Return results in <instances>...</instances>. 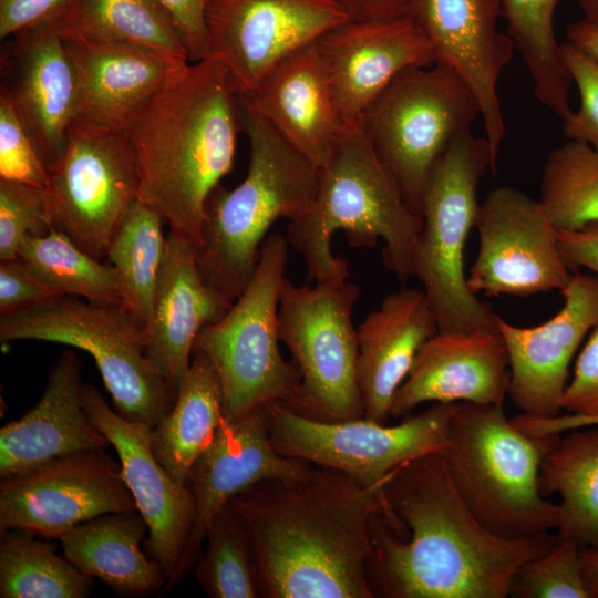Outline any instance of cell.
<instances>
[{"label": "cell", "mask_w": 598, "mask_h": 598, "mask_svg": "<svg viewBox=\"0 0 598 598\" xmlns=\"http://www.w3.org/2000/svg\"><path fill=\"white\" fill-rule=\"evenodd\" d=\"M477 116L480 104L470 86L452 68L435 63L401 72L365 109L358 126L421 216L432 171Z\"/></svg>", "instance_id": "30bf717a"}, {"label": "cell", "mask_w": 598, "mask_h": 598, "mask_svg": "<svg viewBox=\"0 0 598 598\" xmlns=\"http://www.w3.org/2000/svg\"><path fill=\"white\" fill-rule=\"evenodd\" d=\"M480 236L467 286L485 296L527 297L561 290L573 274L557 239V228L538 199L503 186L480 204Z\"/></svg>", "instance_id": "2e32d148"}, {"label": "cell", "mask_w": 598, "mask_h": 598, "mask_svg": "<svg viewBox=\"0 0 598 598\" xmlns=\"http://www.w3.org/2000/svg\"><path fill=\"white\" fill-rule=\"evenodd\" d=\"M138 194L137 163L125 132L75 118L49 168L45 197L53 228L104 261Z\"/></svg>", "instance_id": "4fadbf2b"}, {"label": "cell", "mask_w": 598, "mask_h": 598, "mask_svg": "<svg viewBox=\"0 0 598 598\" xmlns=\"http://www.w3.org/2000/svg\"><path fill=\"white\" fill-rule=\"evenodd\" d=\"M73 0H0V39L60 20Z\"/></svg>", "instance_id": "f6af8a7d"}, {"label": "cell", "mask_w": 598, "mask_h": 598, "mask_svg": "<svg viewBox=\"0 0 598 598\" xmlns=\"http://www.w3.org/2000/svg\"><path fill=\"white\" fill-rule=\"evenodd\" d=\"M62 343L94 360L115 410L151 427L171 411L176 391L147 354L146 336L118 305L61 296L0 317V341Z\"/></svg>", "instance_id": "9c48e42d"}, {"label": "cell", "mask_w": 598, "mask_h": 598, "mask_svg": "<svg viewBox=\"0 0 598 598\" xmlns=\"http://www.w3.org/2000/svg\"><path fill=\"white\" fill-rule=\"evenodd\" d=\"M83 384L79 357L64 350L51 368L37 404L1 427L0 478L56 457L110 445L84 409Z\"/></svg>", "instance_id": "4316f807"}, {"label": "cell", "mask_w": 598, "mask_h": 598, "mask_svg": "<svg viewBox=\"0 0 598 598\" xmlns=\"http://www.w3.org/2000/svg\"><path fill=\"white\" fill-rule=\"evenodd\" d=\"M35 534L1 530V598H85L94 577L83 574L65 556Z\"/></svg>", "instance_id": "836d02e7"}, {"label": "cell", "mask_w": 598, "mask_h": 598, "mask_svg": "<svg viewBox=\"0 0 598 598\" xmlns=\"http://www.w3.org/2000/svg\"><path fill=\"white\" fill-rule=\"evenodd\" d=\"M558 0H502L506 34L519 52L543 103L564 100L573 84L554 29Z\"/></svg>", "instance_id": "d590c367"}, {"label": "cell", "mask_w": 598, "mask_h": 598, "mask_svg": "<svg viewBox=\"0 0 598 598\" xmlns=\"http://www.w3.org/2000/svg\"><path fill=\"white\" fill-rule=\"evenodd\" d=\"M346 128L403 71L436 63L427 38L406 17L349 20L317 41Z\"/></svg>", "instance_id": "ffe728a7"}, {"label": "cell", "mask_w": 598, "mask_h": 598, "mask_svg": "<svg viewBox=\"0 0 598 598\" xmlns=\"http://www.w3.org/2000/svg\"><path fill=\"white\" fill-rule=\"evenodd\" d=\"M173 19L190 61L204 60L207 48L206 9L209 0H156Z\"/></svg>", "instance_id": "bcb514c9"}, {"label": "cell", "mask_w": 598, "mask_h": 598, "mask_svg": "<svg viewBox=\"0 0 598 598\" xmlns=\"http://www.w3.org/2000/svg\"><path fill=\"white\" fill-rule=\"evenodd\" d=\"M557 239L570 270L585 268L598 276V223L575 230L557 228Z\"/></svg>", "instance_id": "7dc6e473"}, {"label": "cell", "mask_w": 598, "mask_h": 598, "mask_svg": "<svg viewBox=\"0 0 598 598\" xmlns=\"http://www.w3.org/2000/svg\"><path fill=\"white\" fill-rule=\"evenodd\" d=\"M1 85L48 169L60 158L78 115V82L55 23L22 30L0 55Z\"/></svg>", "instance_id": "44dd1931"}, {"label": "cell", "mask_w": 598, "mask_h": 598, "mask_svg": "<svg viewBox=\"0 0 598 598\" xmlns=\"http://www.w3.org/2000/svg\"><path fill=\"white\" fill-rule=\"evenodd\" d=\"M561 52L580 96L579 109L563 120V132L568 140L598 150V62L566 40Z\"/></svg>", "instance_id": "b9f144b4"}, {"label": "cell", "mask_w": 598, "mask_h": 598, "mask_svg": "<svg viewBox=\"0 0 598 598\" xmlns=\"http://www.w3.org/2000/svg\"><path fill=\"white\" fill-rule=\"evenodd\" d=\"M458 403H433L395 425L365 417L319 421L281 402L266 408L271 444L279 454L340 470L383 499L382 485L390 472L414 458L443 453Z\"/></svg>", "instance_id": "7c38bea8"}, {"label": "cell", "mask_w": 598, "mask_h": 598, "mask_svg": "<svg viewBox=\"0 0 598 598\" xmlns=\"http://www.w3.org/2000/svg\"><path fill=\"white\" fill-rule=\"evenodd\" d=\"M496 163L485 136L467 127L445 151L424 188L413 276L432 306L439 331H497V315L468 288L464 270V248L481 204L478 185Z\"/></svg>", "instance_id": "52a82bcc"}, {"label": "cell", "mask_w": 598, "mask_h": 598, "mask_svg": "<svg viewBox=\"0 0 598 598\" xmlns=\"http://www.w3.org/2000/svg\"><path fill=\"white\" fill-rule=\"evenodd\" d=\"M238 97V96H237ZM250 145L247 175L233 189L218 185L205 209L197 266L207 286L228 302L246 289L272 224L292 221L312 206L320 168L238 99Z\"/></svg>", "instance_id": "5b68a950"}, {"label": "cell", "mask_w": 598, "mask_h": 598, "mask_svg": "<svg viewBox=\"0 0 598 598\" xmlns=\"http://www.w3.org/2000/svg\"><path fill=\"white\" fill-rule=\"evenodd\" d=\"M352 20L388 19L402 16L405 0H338Z\"/></svg>", "instance_id": "681fc988"}, {"label": "cell", "mask_w": 598, "mask_h": 598, "mask_svg": "<svg viewBox=\"0 0 598 598\" xmlns=\"http://www.w3.org/2000/svg\"><path fill=\"white\" fill-rule=\"evenodd\" d=\"M508 382V354L498 330L437 331L396 390L390 417L401 420L426 402L503 404Z\"/></svg>", "instance_id": "603a6c76"}, {"label": "cell", "mask_w": 598, "mask_h": 598, "mask_svg": "<svg viewBox=\"0 0 598 598\" xmlns=\"http://www.w3.org/2000/svg\"><path fill=\"white\" fill-rule=\"evenodd\" d=\"M309 464L275 450L266 406L234 423L224 419L189 475L194 524L172 589L194 567L210 522L234 496L262 481L296 474Z\"/></svg>", "instance_id": "7402d4cb"}, {"label": "cell", "mask_w": 598, "mask_h": 598, "mask_svg": "<svg viewBox=\"0 0 598 598\" xmlns=\"http://www.w3.org/2000/svg\"><path fill=\"white\" fill-rule=\"evenodd\" d=\"M231 305L203 280L197 247L169 231L145 336L148 358L176 394L198 333Z\"/></svg>", "instance_id": "484cf974"}, {"label": "cell", "mask_w": 598, "mask_h": 598, "mask_svg": "<svg viewBox=\"0 0 598 598\" xmlns=\"http://www.w3.org/2000/svg\"><path fill=\"white\" fill-rule=\"evenodd\" d=\"M223 420L218 375L210 361L193 350L173 408L151 433L156 458L175 481L187 486L193 466L212 444Z\"/></svg>", "instance_id": "f546056e"}, {"label": "cell", "mask_w": 598, "mask_h": 598, "mask_svg": "<svg viewBox=\"0 0 598 598\" xmlns=\"http://www.w3.org/2000/svg\"><path fill=\"white\" fill-rule=\"evenodd\" d=\"M18 258L56 297L75 296L122 305V289L114 268L89 255L56 228L45 235L28 236Z\"/></svg>", "instance_id": "e575fe53"}, {"label": "cell", "mask_w": 598, "mask_h": 598, "mask_svg": "<svg viewBox=\"0 0 598 598\" xmlns=\"http://www.w3.org/2000/svg\"><path fill=\"white\" fill-rule=\"evenodd\" d=\"M513 425L525 434L542 436L563 434L566 431L598 426V416H581L575 414L556 415L553 417H533L525 414L511 419Z\"/></svg>", "instance_id": "c3c4849f"}, {"label": "cell", "mask_w": 598, "mask_h": 598, "mask_svg": "<svg viewBox=\"0 0 598 598\" xmlns=\"http://www.w3.org/2000/svg\"><path fill=\"white\" fill-rule=\"evenodd\" d=\"M134 511L121 463L104 448L56 457L0 482V530L59 539L101 515Z\"/></svg>", "instance_id": "9a60e30c"}, {"label": "cell", "mask_w": 598, "mask_h": 598, "mask_svg": "<svg viewBox=\"0 0 598 598\" xmlns=\"http://www.w3.org/2000/svg\"><path fill=\"white\" fill-rule=\"evenodd\" d=\"M558 229L598 223V150L568 140L547 156L538 199Z\"/></svg>", "instance_id": "8d00e7d4"}, {"label": "cell", "mask_w": 598, "mask_h": 598, "mask_svg": "<svg viewBox=\"0 0 598 598\" xmlns=\"http://www.w3.org/2000/svg\"><path fill=\"white\" fill-rule=\"evenodd\" d=\"M385 513L372 520L367 581L373 598H506L517 570L549 551V532L498 536L473 515L442 454L390 472Z\"/></svg>", "instance_id": "6da1fadb"}, {"label": "cell", "mask_w": 598, "mask_h": 598, "mask_svg": "<svg viewBox=\"0 0 598 598\" xmlns=\"http://www.w3.org/2000/svg\"><path fill=\"white\" fill-rule=\"evenodd\" d=\"M83 404L92 423L116 451L125 484L148 528L152 558L161 565L166 577L161 592L164 595L172 590L193 530L190 492L156 458L151 426L121 415L99 389L89 383L83 384Z\"/></svg>", "instance_id": "ac0fdd59"}, {"label": "cell", "mask_w": 598, "mask_h": 598, "mask_svg": "<svg viewBox=\"0 0 598 598\" xmlns=\"http://www.w3.org/2000/svg\"><path fill=\"white\" fill-rule=\"evenodd\" d=\"M402 16L431 42L436 63L456 71L473 91L497 158L506 131L497 85L515 51L498 29L502 0H405Z\"/></svg>", "instance_id": "e0dca14e"}, {"label": "cell", "mask_w": 598, "mask_h": 598, "mask_svg": "<svg viewBox=\"0 0 598 598\" xmlns=\"http://www.w3.org/2000/svg\"><path fill=\"white\" fill-rule=\"evenodd\" d=\"M566 41L598 62V27L587 19L582 18L567 27Z\"/></svg>", "instance_id": "f907efd6"}, {"label": "cell", "mask_w": 598, "mask_h": 598, "mask_svg": "<svg viewBox=\"0 0 598 598\" xmlns=\"http://www.w3.org/2000/svg\"><path fill=\"white\" fill-rule=\"evenodd\" d=\"M195 564V579L212 598H259L257 568L246 526L227 504L210 522Z\"/></svg>", "instance_id": "74e56055"}, {"label": "cell", "mask_w": 598, "mask_h": 598, "mask_svg": "<svg viewBox=\"0 0 598 598\" xmlns=\"http://www.w3.org/2000/svg\"><path fill=\"white\" fill-rule=\"evenodd\" d=\"M63 41L78 82L76 118L114 130L124 131L136 111L188 64L134 44L75 37Z\"/></svg>", "instance_id": "d4e9b609"}, {"label": "cell", "mask_w": 598, "mask_h": 598, "mask_svg": "<svg viewBox=\"0 0 598 598\" xmlns=\"http://www.w3.org/2000/svg\"><path fill=\"white\" fill-rule=\"evenodd\" d=\"M52 228L45 188L0 179V261L18 258L28 236L45 235Z\"/></svg>", "instance_id": "ab89813d"}, {"label": "cell", "mask_w": 598, "mask_h": 598, "mask_svg": "<svg viewBox=\"0 0 598 598\" xmlns=\"http://www.w3.org/2000/svg\"><path fill=\"white\" fill-rule=\"evenodd\" d=\"M228 505L244 522L262 598H373L367 565L382 497L344 472L310 463L257 483Z\"/></svg>", "instance_id": "7a4b0ae2"}, {"label": "cell", "mask_w": 598, "mask_h": 598, "mask_svg": "<svg viewBox=\"0 0 598 598\" xmlns=\"http://www.w3.org/2000/svg\"><path fill=\"white\" fill-rule=\"evenodd\" d=\"M580 548L575 539L557 536L549 551L517 570L509 597L589 598L582 577Z\"/></svg>", "instance_id": "f35d334b"}, {"label": "cell", "mask_w": 598, "mask_h": 598, "mask_svg": "<svg viewBox=\"0 0 598 598\" xmlns=\"http://www.w3.org/2000/svg\"><path fill=\"white\" fill-rule=\"evenodd\" d=\"M288 248L283 235H268L246 289L196 338L194 350L210 361L218 375L227 422H237L272 402L290 405L297 394L299 372L281 355L278 331Z\"/></svg>", "instance_id": "ba28073f"}, {"label": "cell", "mask_w": 598, "mask_h": 598, "mask_svg": "<svg viewBox=\"0 0 598 598\" xmlns=\"http://www.w3.org/2000/svg\"><path fill=\"white\" fill-rule=\"evenodd\" d=\"M584 18L598 27V0H576Z\"/></svg>", "instance_id": "f5cc1de1"}, {"label": "cell", "mask_w": 598, "mask_h": 598, "mask_svg": "<svg viewBox=\"0 0 598 598\" xmlns=\"http://www.w3.org/2000/svg\"><path fill=\"white\" fill-rule=\"evenodd\" d=\"M582 577L589 598H598V547H581Z\"/></svg>", "instance_id": "816d5d0a"}, {"label": "cell", "mask_w": 598, "mask_h": 598, "mask_svg": "<svg viewBox=\"0 0 598 598\" xmlns=\"http://www.w3.org/2000/svg\"><path fill=\"white\" fill-rule=\"evenodd\" d=\"M162 215L137 199L124 216L106 254L122 289L123 310L145 332L165 254Z\"/></svg>", "instance_id": "d6a6232c"}, {"label": "cell", "mask_w": 598, "mask_h": 598, "mask_svg": "<svg viewBox=\"0 0 598 598\" xmlns=\"http://www.w3.org/2000/svg\"><path fill=\"white\" fill-rule=\"evenodd\" d=\"M559 436L523 433L503 404L460 402L442 455L478 522L498 536L522 538L559 527L560 505L538 488L542 461Z\"/></svg>", "instance_id": "8992f818"}, {"label": "cell", "mask_w": 598, "mask_h": 598, "mask_svg": "<svg viewBox=\"0 0 598 598\" xmlns=\"http://www.w3.org/2000/svg\"><path fill=\"white\" fill-rule=\"evenodd\" d=\"M238 99L318 168L346 130L317 41L285 58Z\"/></svg>", "instance_id": "cb8c5ba5"}, {"label": "cell", "mask_w": 598, "mask_h": 598, "mask_svg": "<svg viewBox=\"0 0 598 598\" xmlns=\"http://www.w3.org/2000/svg\"><path fill=\"white\" fill-rule=\"evenodd\" d=\"M423 220L404 200L394 179L359 126L346 128L320 168L311 208L289 221L286 238L300 254L308 282L341 283L350 278L346 259L336 257L332 237L343 231L351 247L383 241L384 266L401 281L413 276Z\"/></svg>", "instance_id": "277c9868"}, {"label": "cell", "mask_w": 598, "mask_h": 598, "mask_svg": "<svg viewBox=\"0 0 598 598\" xmlns=\"http://www.w3.org/2000/svg\"><path fill=\"white\" fill-rule=\"evenodd\" d=\"M439 326L422 289L403 288L384 296L357 328L358 385L363 417L385 424L393 396L417 352Z\"/></svg>", "instance_id": "83f0119b"}, {"label": "cell", "mask_w": 598, "mask_h": 598, "mask_svg": "<svg viewBox=\"0 0 598 598\" xmlns=\"http://www.w3.org/2000/svg\"><path fill=\"white\" fill-rule=\"evenodd\" d=\"M124 132L133 147L138 199L169 231L202 244L212 192L233 168L241 132L226 69L213 59L187 64L136 111Z\"/></svg>", "instance_id": "3957f363"}, {"label": "cell", "mask_w": 598, "mask_h": 598, "mask_svg": "<svg viewBox=\"0 0 598 598\" xmlns=\"http://www.w3.org/2000/svg\"><path fill=\"white\" fill-rule=\"evenodd\" d=\"M351 20L338 0H209L207 48L238 96L297 50Z\"/></svg>", "instance_id": "5bb4252c"}, {"label": "cell", "mask_w": 598, "mask_h": 598, "mask_svg": "<svg viewBox=\"0 0 598 598\" xmlns=\"http://www.w3.org/2000/svg\"><path fill=\"white\" fill-rule=\"evenodd\" d=\"M542 461L538 488L547 498L557 493L561 520L559 537L581 547H598V429L564 432Z\"/></svg>", "instance_id": "4dcf8cb0"}, {"label": "cell", "mask_w": 598, "mask_h": 598, "mask_svg": "<svg viewBox=\"0 0 598 598\" xmlns=\"http://www.w3.org/2000/svg\"><path fill=\"white\" fill-rule=\"evenodd\" d=\"M56 298L20 259L0 261V317L13 315Z\"/></svg>", "instance_id": "ee69618b"}, {"label": "cell", "mask_w": 598, "mask_h": 598, "mask_svg": "<svg viewBox=\"0 0 598 598\" xmlns=\"http://www.w3.org/2000/svg\"><path fill=\"white\" fill-rule=\"evenodd\" d=\"M360 293V287L349 281L311 287L285 277L278 331L300 377L297 394L288 405L298 414L324 422L363 417L353 324Z\"/></svg>", "instance_id": "8fae6325"}, {"label": "cell", "mask_w": 598, "mask_h": 598, "mask_svg": "<svg viewBox=\"0 0 598 598\" xmlns=\"http://www.w3.org/2000/svg\"><path fill=\"white\" fill-rule=\"evenodd\" d=\"M561 293V309L536 327H517L497 316L509 361L507 394L528 416L559 414L570 362L598 326V276L575 272Z\"/></svg>", "instance_id": "d6986e66"}, {"label": "cell", "mask_w": 598, "mask_h": 598, "mask_svg": "<svg viewBox=\"0 0 598 598\" xmlns=\"http://www.w3.org/2000/svg\"><path fill=\"white\" fill-rule=\"evenodd\" d=\"M569 414L598 416V326L581 349L560 400Z\"/></svg>", "instance_id": "7bdbcfd3"}, {"label": "cell", "mask_w": 598, "mask_h": 598, "mask_svg": "<svg viewBox=\"0 0 598 598\" xmlns=\"http://www.w3.org/2000/svg\"><path fill=\"white\" fill-rule=\"evenodd\" d=\"M148 532L137 512L104 514L64 533V556L83 574L101 579L118 595L145 597L162 592L161 565L142 550Z\"/></svg>", "instance_id": "f1b7e54d"}, {"label": "cell", "mask_w": 598, "mask_h": 598, "mask_svg": "<svg viewBox=\"0 0 598 598\" xmlns=\"http://www.w3.org/2000/svg\"><path fill=\"white\" fill-rule=\"evenodd\" d=\"M54 23L63 38L134 44L190 60L173 19L156 0H73Z\"/></svg>", "instance_id": "1f68e13d"}, {"label": "cell", "mask_w": 598, "mask_h": 598, "mask_svg": "<svg viewBox=\"0 0 598 598\" xmlns=\"http://www.w3.org/2000/svg\"><path fill=\"white\" fill-rule=\"evenodd\" d=\"M0 179L39 188L49 185V169L3 91H0Z\"/></svg>", "instance_id": "60d3db41"}]
</instances>
